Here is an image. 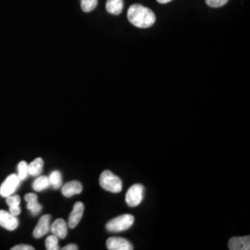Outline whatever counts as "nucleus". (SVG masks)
<instances>
[{
    "mask_svg": "<svg viewBox=\"0 0 250 250\" xmlns=\"http://www.w3.org/2000/svg\"><path fill=\"white\" fill-rule=\"evenodd\" d=\"M127 18L133 25L142 29L151 27L156 21V15L151 9L140 4H134L129 8Z\"/></svg>",
    "mask_w": 250,
    "mask_h": 250,
    "instance_id": "1",
    "label": "nucleus"
},
{
    "mask_svg": "<svg viewBox=\"0 0 250 250\" xmlns=\"http://www.w3.org/2000/svg\"><path fill=\"white\" fill-rule=\"evenodd\" d=\"M100 187L110 193L118 194L123 189V182L110 170H104L99 178Z\"/></svg>",
    "mask_w": 250,
    "mask_h": 250,
    "instance_id": "2",
    "label": "nucleus"
},
{
    "mask_svg": "<svg viewBox=\"0 0 250 250\" xmlns=\"http://www.w3.org/2000/svg\"><path fill=\"white\" fill-rule=\"evenodd\" d=\"M134 223V218L133 215H121L109 221L106 224V229L110 232H124L131 228Z\"/></svg>",
    "mask_w": 250,
    "mask_h": 250,
    "instance_id": "3",
    "label": "nucleus"
},
{
    "mask_svg": "<svg viewBox=\"0 0 250 250\" xmlns=\"http://www.w3.org/2000/svg\"><path fill=\"white\" fill-rule=\"evenodd\" d=\"M144 191L145 188L140 184H135L129 188L125 197V201L127 205L132 208L139 205L143 201Z\"/></svg>",
    "mask_w": 250,
    "mask_h": 250,
    "instance_id": "4",
    "label": "nucleus"
},
{
    "mask_svg": "<svg viewBox=\"0 0 250 250\" xmlns=\"http://www.w3.org/2000/svg\"><path fill=\"white\" fill-rule=\"evenodd\" d=\"M21 180L17 174H10L6 180L3 182V184L0 187V195L2 197H7L13 195L15 191L18 189L21 184Z\"/></svg>",
    "mask_w": 250,
    "mask_h": 250,
    "instance_id": "5",
    "label": "nucleus"
},
{
    "mask_svg": "<svg viewBox=\"0 0 250 250\" xmlns=\"http://www.w3.org/2000/svg\"><path fill=\"white\" fill-rule=\"evenodd\" d=\"M0 226L4 227L8 231H14L19 226V220L16 216L6 210L0 209Z\"/></svg>",
    "mask_w": 250,
    "mask_h": 250,
    "instance_id": "6",
    "label": "nucleus"
},
{
    "mask_svg": "<svg viewBox=\"0 0 250 250\" xmlns=\"http://www.w3.org/2000/svg\"><path fill=\"white\" fill-rule=\"evenodd\" d=\"M107 250H132L133 245L125 238L122 237H109L106 243Z\"/></svg>",
    "mask_w": 250,
    "mask_h": 250,
    "instance_id": "7",
    "label": "nucleus"
},
{
    "mask_svg": "<svg viewBox=\"0 0 250 250\" xmlns=\"http://www.w3.org/2000/svg\"><path fill=\"white\" fill-rule=\"evenodd\" d=\"M50 215H44L40 218L38 224L34 230V236L36 238H41L50 231Z\"/></svg>",
    "mask_w": 250,
    "mask_h": 250,
    "instance_id": "8",
    "label": "nucleus"
},
{
    "mask_svg": "<svg viewBox=\"0 0 250 250\" xmlns=\"http://www.w3.org/2000/svg\"><path fill=\"white\" fill-rule=\"evenodd\" d=\"M83 210H84V205L83 204V202L79 201L74 204L72 211L69 217V222H68V225L70 228L72 229L75 228L77 224L80 223L82 217L83 215Z\"/></svg>",
    "mask_w": 250,
    "mask_h": 250,
    "instance_id": "9",
    "label": "nucleus"
},
{
    "mask_svg": "<svg viewBox=\"0 0 250 250\" xmlns=\"http://www.w3.org/2000/svg\"><path fill=\"white\" fill-rule=\"evenodd\" d=\"M50 231L59 239H64L68 234V224L63 219H57L50 226Z\"/></svg>",
    "mask_w": 250,
    "mask_h": 250,
    "instance_id": "10",
    "label": "nucleus"
},
{
    "mask_svg": "<svg viewBox=\"0 0 250 250\" xmlns=\"http://www.w3.org/2000/svg\"><path fill=\"white\" fill-rule=\"evenodd\" d=\"M230 250H250V237L242 236V237H232L228 243Z\"/></svg>",
    "mask_w": 250,
    "mask_h": 250,
    "instance_id": "11",
    "label": "nucleus"
},
{
    "mask_svg": "<svg viewBox=\"0 0 250 250\" xmlns=\"http://www.w3.org/2000/svg\"><path fill=\"white\" fill-rule=\"evenodd\" d=\"M83 191V186L78 181H72L63 186L62 192L63 196L66 197H71L74 195H78Z\"/></svg>",
    "mask_w": 250,
    "mask_h": 250,
    "instance_id": "12",
    "label": "nucleus"
},
{
    "mask_svg": "<svg viewBox=\"0 0 250 250\" xmlns=\"http://www.w3.org/2000/svg\"><path fill=\"white\" fill-rule=\"evenodd\" d=\"M106 9L112 15H120L124 9V0H107Z\"/></svg>",
    "mask_w": 250,
    "mask_h": 250,
    "instance_id": "13",
    "label": "nucleus"
},
{
    "mask_svg": "<svg viewBox=\"0 0 250 250\" xmlns=\"http://www.w3.org/2000/svg\"><path fill=\"white\" fill-rule=\"evenodd\" d=\"M44 168V161L41 158H37L33 162L28 164V171L32 176H38L41 174Z\"/></svg>",
    "mask_w": 250,
    "mask_h": 250,
    "instance_id": "14",
    "label": "nucleus"
},
{
    "mask_svg": "<svg viewBox=\"0 0 250 250\" xmlns=\"http://www.w3.org/2000/svg\"><path fill=\"white\" fill-rule=\"evenodd\" d=\"M50 187L49 179L46 176H40L33 184V188L36 192H41Z\"/></svg>",
    "mask_w": 250,
    "mask_h": 250,
    "instance_id": "15",
    "label": "nucleus"
},
{
    "mask_svg": "<svg viewBox=\"0 0 250 250\" xmlns=\"http://www.w3.org/2000/svg\"><path fill=\"white\" fill-rule=\"evenodd\" d=\"M49 183L50 186L55 189H59L62 186V176L59 170H54L49 175Z\"/></svg>",
    "mask_w": 250,
    "mask_h": 250,
    "instance_id": "16",
    "label": "nucleus"
},
{
    "mask_svg": "<svg viewBox=\"0 0 250 250\" xmlns=\"http://www.w3.org/2000/svg\"><path fill=\"white\" fill-rule=\"evenodd\" d=\"M99 0H81V8L83 12H91L97 8Z\"/></svg>",
    "mask_w": 250,
    "mask_h": 250,
    "instance_id": "17",
    "label": "nucleus"
},
{
    "mask_svg": "<svg viewBox=\"0 0 250 250\" xmlns=\"http://www.w3.org/2000/svg\"><path fill=\"white\" fill-rule=\"evenodd\" d=\"M45 249L47 250H59V238L56 235H49L45 239Z\"/></svg>",
    "mask_w": 250,
    "mask_h": 250,
    "instance_id": "18",
    "label": "nucleus"
},
{
    "mask_svg": "<svg viewBox=\"0 0 250 250\" xmlns=\"http://www.w3.org/2000/svg\"><path fill=\"white\" fill-rule=\"evenodd\" d=\"M27 208L29 209L31 214L33 216H36L41 212L42 206L38 203V200H34V201L27 202Z\"/></svg>",
    "mask_w": 250,
    "mask_h": 250,
    "instance_id": "19",
    "label": "nucleus"
},
{
    "mask_svg": "<svg viewBox=\"0 0 250 250\" xmlns=\"http://www.w3.org/2000/svg\"><path fill=\"white\" fill-rule=\"evenodd\" d=\"M18 175L19 178L21 181H23L27 178V176L29 175V171H28V164L25 161H21L18 164Z\"/></svg>",
    "mask_w": 250,
    "mask_h": 250,
    "instance_id": "20",
    "label": "nucleus"
},
{
    "mask_svg": "<svg viewBox=\"0 0 250 250\" xmlns=\"http://www.w3.org/2000/svg\"><path fill=\"white\" fill-rule=\"evenodd\" d=\"M7 204L9 208L18 207L21 204V198L18 195H10L9 197H7Z\"/></svg>",
    "mask_w": 250,
    "mask_h": 250,
    "instance_id": "21",
    "label": "nucleus"
},
{
    "mask_svg": "<svg viewBox=\"0 0 250 250\" xmlns=\"http://www.w3.org/2000/svg\"><path fill=\"white\" fill-rule=\"evenodd\" d=\"M229 0H206V3L210 8H221L227 4Z\"/></svg>",
    "mask_w": 250,
    "mask_h": 250,
    "instance_id": "22",
    "label": "nucleus"
},
{
    "mask_svg": "<svg viewBox=\"0 0 250 250\" xmlns=\"http://www.w3.org/2000/svg\"><path fill=\"white\" fill-rule=\"evenodd\" d=\"M35 248H33L32 246L29 245H18L13 247L11 250H34Z\"/></svg>",
    "mask_w": 250,
    "mask_h": 250,
    "instance_id": "23",
    "label": "nucleus"
},
{
    "mask_svg": "<svg viewBox=\"0 0 250 250\" xmlns=\"http://www.w3.org/2000/svg\"><path fill=\"white\" fill-rule=\"evenodd\" d=\"M24 199L26 200V202H30V201H34V200H38V197H37V195L34 193H29L25 195Z\"/></svg>",
    "mask_w": 250,
    "mask_h": 250,
    "instance_id": "24",
    "label": "nucleus"
},
{
    "mask_svg": "<svg viewBox=\"0 0 250 250\" xmlns=\"http://www.w3.org/2000/svg\"><path fill=\"white\" fill-rule=\"evenodd\" d=\"M9 213H11L12 215H14V216H18L21 213V208H20V206L18 207H13V208H9Z\"/></svg>",
    "mask_w": 250,
    "mask_h": 250,
    "instance_id": "25",
    "label": "nucleus"
},
{
    "mask_svg": "<svg viewBox=\"0 0 250 250\" xmlns=\"http://www.w3.org/2000/svg\"><path fill=\"white\" fill-rule=\"evenodd\" d=\"M63 250H78V247L74 244H71V245H68L66 247H64L62 249Z\"/></svg>",
    "mask_w": 250,
    "mask_h": 250,
    "instance_id": "26",
    "label": "nucleus"
},
{
    "mask_svg": "<svg viewBox=\"0 0 250 250\" xmlns=\"http://www.w3.org/2000/svg\"><path fill=\"white\" fill-rule=\"evenodd\" d=\"M159 3H161V4H167V3H169L170 1H172V0H157Z\"/></svg>",
    "mask_w": 250,
    "mask_h": 250,
    "instance_id": "27",
    "label": "nucleus"
}]
</instances>
